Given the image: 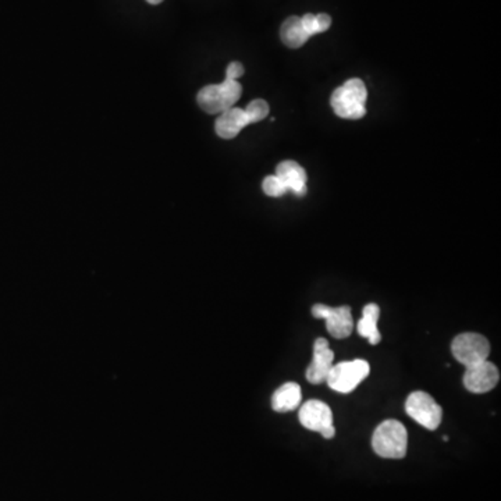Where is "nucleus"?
<instances>
[{
    "instance_id": "f03ea898",
    "label": "nucleus",
    "mask_w": 501,
    "mask_h": 501,
    "mask_svg": "<svg viewBox=\"0 0 501 501\" xmlns=\"http://www.w3.org/2000/svg\"><path fill=\"white\" fill-rule=\"evenodd\" d=\"M366 99L368 91L365 83L360 78H351L333 93L330 103L338 117L347 121H358L366 114Z\"/></svg>"
},
{
    "instance_id": "7ed1b4c3",
    "label": "nucleus",
    "mask_w": 501,
    "mask_h": 501,
    "mask_svg": "<svg viewBox=\"0 0 501 501\" xmlns=\"http://www.w3.org/2000/svg\"><path fill=\"white\" fill-rule=\"evenodd\" d=\"M241 94L243 86L238 81L225 80L222 84L203 86L198 93V105L206 113H223L237 103Z\"/></svg>"
},
{
    "instance_id": "2eb2a0df",
    "label": "nucleus",
    "mask_w": 501,
    "mask_h": 501,
    "mask_svg": "<svg viewBox=\"0 0 501 501\" xmlns=\"http://www.w3.org/2000/svg\"><path fill=\"white\" fill-rule=\"evenodd\" d=\"M280 37L283 40L284 45L292 49L301 48L307 40H309L304 27L301 24V17H289L282 25L280 30Z\"/></svg>"
},
{
    "instance_id": "4be33fe9",
    "label": "nucleus",
    "mask_w": 501,
    "mask_h": 501,
    "mask_svg": "<svg viewBox=\"0 0 501 501\" xmlns=\"http://www.w3.org/2000/svg\"><path fill=\"white\" fill-rule=\"evenodd\" d=\"M147 2H148V4H162V2H164V0H147Z\"/></svg>"
},
{
    "instance_id": "f8f14e48",
    "label": "nucleus",
    "mask_w": 501,
    "mask_h": 501,
    "mask_svg": "<svg viewBox=\"0 0 501 501\" xmlns=\"http://www.w3.org/2000/svg\"><path fill=\"white\" fill-rule=\"evenodd\" d=\"M276 175L284 183L287 191H291L299 197L307 194V173L294 160L282 162L277 166Z\"/></svg>"
},
{
    "instance_id": "423d86ee",
    "label": "nucleus",
    "mask_w": 501,
    "mask_h": 501,
    "mask_svg": "<svg viewBox=\"0 0 501 501\" xmlns=\"http://www.w3.org/2000/svg\"><path fill=\"white\" fill-rule=\"evenodd\" d=\"M406 411L414 421L429 431H436L443 418V409L434 401L431 394L414 391L406 401Z\"/></svg>"
},
{
    "instance_id": "ddd939ff",
    "label": "nucleus",
    "mask_w": 501,
    "mask_h": 501,
    "mask_svg": "<svg viewBox=\"0 0 501 501\" xmlns=\"http://www.w3.org/2000/svg\"><path fill=\"white\" fill-rule=\"evenodd\" d=\"M301 388L294 381L280 386L272 396V408L276 412H289L299 408L301 404Z\"/></svg>"
},
{
    "instance_id": "dca6fc26",
    "label": "nucleus",
    "mask_w": 501,
    "mask_h": 501,
    "mask_svg": "<svg viewBox=\"0 0 501 501\" xmlns=\"http://www.w3.org/2000/svg\"><path fill=\"white\" fill-rule=\"evenodd\" d=\"M246 112L249 116L251 123H258V121H264V117L269 114L268 102L264 101V99H255V101L251 102L246 106Z\"/></svg>"
},
{
    "instance_id": "39448f33",
    "label": "nucleus",
    "mask_w": 501,
    "mask_h": 501,
    "mask_svg": "<svg viewBox=\"0 0 501 501\" xmlns=\"http://www.w3.org/2000/svg\"><path fill=\"white\" fill-rule=\"evenodd\" d=\"M452 355L460 363L470 368L477 363L488 361L490 353V343L479 333H462L452 343Z\"/></svg>"
},
{
    "instance_id": "f3484780",
    "label": "nucleus",
    "mask_w": 501,
    "mask_h": 501,
    "mask_svg": "<svg viewBox=\"0 0 501 501\" xmlns=\"http://www.w3.org/2000/svg\"><path fill=\"white\" fill-rule=\"evenodd\" d=\"M262 188H264V194L268 195V197H283L287 192L286 185H284V183L282 182L277 175H268V177L264 180Z\"/></svg>"
},
{
    "instance_id": "4468645a",
    "label": "nucleus",
    "mask_w": 501,
    "mask_h": 501,
    "mask_svg": "<svg viewBox=\"0 0 501 501\" xmlns=\"http://www.w3.org/2000/svg\"><path fill=\"white\" fill-rule=\"evenodd\" d=\"M379 317H380V308L372 302L363 308L362 318L357 325L358 335L361 337L368 338V342L372 345L379 344L381 340V335L378 329Z\"/></svg>"
},
{
    "instance_id": "9d476101",
    "label": "nucleus",
    "mask_w": 501,
    "mask_h": 501,
    "mask_svg": "<svg viewBox=\"0 0 501 501\" xmlns=\"http://www.w3.org/2000/svg\"><path fill=\"white\" fill-rule=\"evenodd\" d=\"M300 422L308 431L320 432L325 427L332 426L333 412L327 403L320 400H309L300 408Z\"/></svg>"
},
{
    "instance_id": "aec40b11",
    "label": "nucleus",
    "mask_w": 501,
    "mask_h": 501,
    "mask_svg": "<svg viewBox=\"0 0 501 501\" xmlns=\"http://www.w3.org/2000/svg\"><path fill=\"white\" fill-rule=\"evenodd\" d=\"M330 25H332V19L327 14H318L317 16V27H318V34L320 32H325L329 30Z\"/></svg>"
},
{
    "instance_id": "1a4fd4ad",
    "label": "nucleus",
    "mask_w": 501,
    "mask_h": 501,
    "mask_svg": "<svg viewBox=\"0 0 501 501\" xmlns=\"http://www.w3.org/2000/svg\"><path fill=\"white\" fill-rule=\"evenodd\" d=\"M333 360H335V353L330 350L329 342L327 338H317L314 344V360H312L311 365L308 366L307 373H305L308 381L312 385L325 383L332 370Z\"/></svg>"
},
{
    "instance_id": "f257e3e1",
    "label": "nucleus",
    "mask_w": 501,
    "mask_h": 501,
    "mask_svg": "<svg viewBox=\"0 0 501 501\" xmlns=\"http://www.w3.org/2000/svg\"><path fill=\"white\" fill-rule=\"evenodd\" d=\"M372 449L381 459H404L408 449L406 426L396 419L381 422L373 432Z\"/></svg>"
},
{
    "instance_id": "0eeeda50",
    "label": "nucleus",
    "mask_w": 501,
    "mask_h": 501,
    "mask_svg": "<svg viewBox=\"0 0 501 501\" xmlns=\"http://www.w3.org/2000/svg\"><path fill=\"white\" fill-rule=\"evenodd\" d=\"M312 315L317 319H327V329L335 338L350 337L353 329V319L351 315V308L327 307V305L317 304L312 307Z\"/></svg>"
},
{
    "instance_id": "412c9836",
    "label": "nucleus",
    "mask_w": 501,
    "mask_h": 501,
    "mask_svg": "<svg viewBox=\"0 0 501 501\" xmlns=\"http://www.w3.org/2000/svg\"><path fill=\"white\" fill-rule=\"evenodd\" d=\"M320 434H322L323 437H325V439H333V437H335V426H327L325 427V429H322V431L319 432Z\"/></svg>"
},
{
    "instance_id": "20e7f679",
    "label": "nucleus",
    "mask_w": 501,
    "mask_h": 501,
    "mask_svg": "<svg viewBox=\"0 0 501 501\" xmlns=\"http://www.w3.org/2000/svg\"><path fill=\"white\" fill-rule=\"evenodd\" d=\"M370 372V363L365 360L344 361L332 366L327 383L332 390L348 394L355 390Z\"/></svg>"
},
{
    "instance_id": "a211bd4d",
    "label": "nucleus",
    "mask_w": 501,
    "mask_h": 501,
    "mask_svg": "<svg viewBox=\"0 0 501 501\" xmlns=\"http://www.w3.org/2000/svg\"><path fill=\"white\" fill-rule=\"evenodd\" d=\"M301 24L308 37L311 38L318 34L317 16L315 14H305L304 17H301Z\"/></svg>"
},
{
    "instance_id": "9b49d317",
    "label": "nucleus",
    "mask_w": 501,
    "mask_h": 501,
    "mask_svg": "<svg viewBox=\"0 0 501 501\" xmlns=\"http://www.w3.org/2000/svg\"><path fill=\"white\" fill-rule=\"evenodd\" d=\"M251 121L246 109L230 108L220 113L216 121L215 130L220 139H231L240 134L244 127L249 126Z\"/></svg>"
},
{
    "instance_id": "6ab92c4d",
    "label": "nucleus",
    "mask_w": 501,
    "mask_h": 501,
    "mask_svg": "<svg viewBox=\"0 0 501 501\" xmlns=\"http://www.w3.org/2000/svg\"><path fill=\"white\" fill-rule=\"evenodd\" d=\"M243 65L238 62H233L228 65V71H226V80L237 81L238 78L243 77Z\"/></svg>"
},
{
    "instance_id": "6e6552de",
    "label": "nucleus",
    "mask_w": 501,
    "mask_h": 501,
    "mask_svg": "<svg viewBox=\"0 0 501 501\" xmlns=\"http://www.w3.org/2000/svg\"><path fill=\"white\" fill-rule=\"evenodd\" d=\"M498 380H500V372L497 366L489 361L470 366L465 371L464 386L470 393H489L498 385Z\"/></svg>"
}]
</instances>
